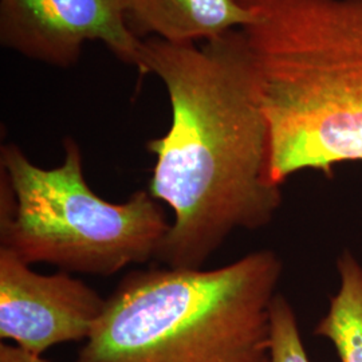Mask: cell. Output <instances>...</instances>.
Segmentation results:
<instances>
[{
	"mask_svg": "<svg viewBox=\"0 0 362 362\" xmlns=\"http://www.w3.org/2000/svg\"><path fill=\"white\" fill-rule=\"evenodd\" d=\"M143 59L172 109L168 132L146 144L148 192L173 211L156 259L202 269L231 233L269 226L282 206L257 67L242 28L200 45L143 39Z\"/></svg>",
	"mask_w": 362,
	"mask_h": 362,
	"instance_id": "obj_1",
	"label": "cell"
},
{
	"mask_svg": "<svg viewBox=\"0 0 362 362\" xmlns=\"http://www.w3.org/2000/svg\"><path fill=\"white\" fill-rule=\"evenodd\" d=\"M57 168L35 165L15 144L0 151V248L27 264L62 272L112 275L156 259L170 223L148 191L125 203L95 194L83 173L82 151L71 137Z\"/></svg>",
	"mask_w": 362,
	"mask_h": 362,
	"instance_id": "obj_4",
	"label": "cell"
},
{
	"mask_svg": "<svg viewBox=\"0 0 362 362\" xmlns=\"http://www.w3.org/2000/svg\"><path fill=\"white\" fill-rule=\"evenodd\" d=\"M284 263L258 250L227 266L125 275L76 362H272Z\"/></svg>",
	"mask_w": 362,
	"mask_h": 362,
	"instance_id": "obj_3",
	"label": "cell"
},
{
	"mask_svg": "<svg viewBox=\"0 0 362 362\" xmlns=\"http://www.w3.org/2000/svg\"><path fill=\"white\" fill-rule=\"evenodd\" d=\"M338 288L314 336L332 342L341 362H362V263L344 250L337 258Z\"/></svg>",
	"mask_w": 362,
	"mask_h": 362,
	"instance_id": "obj_8",
	"label": "cell"
},
{
	"mask_svg": "<svg viewBox=\"0 0 362 362\" xmlns=\"http://www.w3.org/2000/svg\"><path fill=\"white\" fill-rule=\"evenodd\" d=\"M270 324L272 362H311L300 337L297 314L288 299L279 293L272 300Z\"/></svg>",
	"mask_w": 362,
	"mask_h": 362,
	"instance_id": "obj_9",
	"label": "cell"
},
{
	"mask_svg": "<svg viewBox=\"0 0 362 362\" xmlns=\"http://www.w3.org/2000/svg\"><path fill=\"white\" fill-rule=\"evenodd\" d=\"M252 18L239 0H127V21L137 38L173 45L218 38Z\"/></svg>",
	"mask_w": 362,
	"mask_h": 362,
	"instance_id": "obj_7",
	"label": "cell"
},
{
	"mask_svg": "<svg viewBox=\"0 0 362 362\" xmlns=\"http://www.w3.org/2000/svg\"><path fill=\"white\" fill-rule=\"evenodd\" d=\"M89 42L104 43L121 62L148 74L143 39L127 21V0H0V43L6 49L69 69Z\"/></svg>",
	"mask_w": 362,
	"mask_h": 362,
	"instance_id": "obj_5",
	"label": "cell"
},
{
	"mask_svg": "<svg viewBox=\"0 0 362 362\" xmlns=\"http://www.w3.org/2000/svg\"><path fill=\"white\" fill-rule=\"evenodd\" d=\"M106 299L61 272L42 275L0 248V338L31 354L65 342L86 341Z\"/></svg>",
	"mask_w": 362,
	"mask_h": 362,
	"instance_id": "obj_6",
	"label": "cell"
},
{
	"mask_svg": "<svg viewBox=\"0 0 362 362\" xmlns=\"http://www.w3.org/2000/svg\"><path fill=\"white\" fill-rule=\"evenodd\" d=\"M270 134V177L362 163V0H239Z\"/></svg>",
	"mask_w": 362,
	"mask_h": 362,
	"instance_id": "obj_2",
	"label": "cell"
},
{
	"mask_svg": "<svg viewBox=\"0 0 362 362\" xmlns=\"http://www.w3.org/2000/svg\"><path fill=\"white\" fill-rule=\"evenodd\" d=\"M0 362H50L42 356L31 354L26 350L10 345V344H1L0 345Z\"/></svg>",
	"mask_w": 362,
	"mask_h": 362,
	"instance_id": "obj_10",
	"label": "cell"
}]
</instances>
